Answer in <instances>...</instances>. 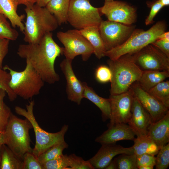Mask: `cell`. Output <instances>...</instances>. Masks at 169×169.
<instances>
[{"instance_id":"20","label":"cell","mask_w":169,"mask_h":169,"mask_svg":"<svg viewBox=\"0 0 169 169\" xmlns=\"http://www.w3.org/2000/svg\"><path fill=\"white\" fill-rule=\"evenodd\" d=\"M18 6L13 0H0V14L9 20L13 27H17L23 33L24 25L23 21L25 15H19L17 12Z\"/></svg>"},{"instance_id":"43","label":"cell","mask_w":169,"mask_h":169,"mask_svg":"<svg viewBox=\"0 0 169 169\" xmlns=\"http://www.w3.org/2000/svg\"><path fill=\"white\" fill-rule=\"evenodd\" d=\"M167 41H169V32H164L161 33L158 39Z\"/></svg>"},{"instance_id":"39","label":"cell","mask_w":169,"mask_h":169,"mask_svg":"<svg viewBox=\"0 0 169 169\" xmlns=\"http://www.w3.org/2000/svg\"><path fill=\"white\" fill-rule=\"evenodd\" d=\"M156 162V157L154 156L145 154L137 156L136 164L138 168L142 166L153 167L155 166Z\"/></svg>"},{"instance_id":"26","label":"cell","mask_w":169,"mask_h":169,"mask_svg":"<svg viewBox=\"0 0 169 169\" xmlns=\"http://www.w3.org/2000/svg\"><path fill=\"white\" fill-rule=\"evenodd\" d=\"M23 160L15 154L6 145H2L0 169H23Z\"/></svg>"},{"instance_id":"21","label":"cell","mask_w":169,"mask_h":169,"mask_svg":"<svg viewBox=\"0 0 169 169\" xmlns=\"http://www.w3.org/2000/svg\"><path fill=\"white\" fill-rule=\"evenodd\" d=\"M78 30L92 46L95 56L99 59L104 57V54L106 49L98 27L91 26Z\"/></svg>"},{"instance_id":"33","label":"cell","mask_w":169,"mask_h":169,"mask_svg":"<svg viewBox=\"0 0 169 169\" xmlns=\"http://www.w3.org/2000/svg\"><path fill=\"white\" fill-rule=\"evenodd\" d=\"M156 157V169H167L169 165V143L161 147Z\"/></svg>"},{"instance_id":"8","label":"cell","mask_w":169,"mask_h":169,"mask_svg":"<svg viewBox=\"0 0 169 169\" xmlns=\"http://www.w3.org/2000/svg\"><path fill=\"white\" fill-rule=\"evenodd\" d=\"M102 21L99 8L89 0H70L67 22L76 29L93 26L99 27Z\"/></svg>"},{"instance_id":"29","label":"cell","mask_w":169,"mask_h":169,"mask_svg":"<svg viewBox=\"0 0 169 169\" xmlns=\"http://www.w3.org/2000/svg\"><path fill=\"white\" fill-rule=\"evenodd\" d=\"M12 27L7 18L4 15L0 14V39L16 40L19 34L18 31Z\"/></svg>"},{"instance_id":"12","label":"cell","mask_w":169,"mask_h":169,"mask_svg":"<svg viewBox=\"0 0 169 169\" xmlns=\"http://www.w3.org/2000/svg\"><path fill=\"white\" fill-rule=\"evenodd\" d=\"M134 96L131 88L126 92L110 95L109 98L110 106L109 127L117 124L128 123L131 115V107Z\"/></svg>"},{"instance_id":"25","label":"cell","mask_w":169,"mask_h":169,"mask_svg":"<svg viewBox=\"0 0 169 169\" xmlns=\"http://www.w3.org/2000/svg\"><path fill=\"white\" fill-rule=\"evenodd\" d=\"M133 141L132 146L137 156L145 154L155 156L160 149L147 136H137Z\"/></svg>"},{"instance_id":"5","label":"cell","mask_w":169,"mask_h":169,"mask_svg":"<svg viewBox=\"0 0 169 169\" xmlns=\"http://www.w3.org/2000/svg\"><path fill=\"white\" fill-rule=\"evenodd\" d=\"M26 62L24 69L21 71L13 70L7 65L3 69L9 71V85L14 94L28 100L39 94L44 82L30 63L27 60Z\"/></svg>"},{"instance_id":"17","label":"cell","mask_w":169,"mask_h":169,"mask_svg":"<svg viewBox=\"0 0 169 169\" xmlns=\"http://www.w3.org/2000/svg\"><path fill=\"white\" fill-rule=\"evenodd\" d=\"M131 115L128 125L137 136H147L148 128L152 122V118L137 99L134 97Z\"/></svg>"},{"instance_id":"36","label":"cell","mask_w":169,"mask_h":169,"mask_svg":"<svg viewBox=\"0 0 169 169\" xmlns=\"http://www.w3.org/2000/svg\"><path fill=\"white\" fill-rule=\"evenodd\" d=\"M23 160V169H43L38 158L32 152L26 153Z\"/></svg>"},{"instance_id":"3","label":"cell","mask_w":169,"mask_h":169,"mask_svg":"<svg viewBox=\"0 0 169 169\" xmlns=\"http://www.w3.org/2000/svg\"><path fill=\"white\" fill-rule=\"evenodd\" d=\"M107 63L112 73L110 95L121 94L128 90L139 80L143 72L135 62L132 55H123Z\"/></svg>"},{"instance_id":"49","label":"cell","mask_w":169,"mask_h":169,"mask_svg":"<svg viewBox=\"0 0 169 169\" xmlns=\"http://www.w3.org/2000/svg\"><path fill=\"white\" fill-rule=\"evenodd\" d=\"M2 145H0V169L1 167V147Z\"/></svg>"},{"instance_id":"50","label":"cell","mask_w":169,"mask_h":169,"mask_svg":"<svg viewBox=\"0 0 169 169\" xmlns=\"http://www.w3.org/2000/svg\"><path fill=\"white\" fill-rule=\"evenodd\" d=\"M105 1H111L113 0H104Z\"/></svg>"},{"instance_id":"1","label":"cell","mask_w":169,"mask_h":169,"mask_svg":"<svg viewBox=\"0 0 169 169\" xmlns=\"http://www.w3.org/2000/svg\"><path fill=\"white\" fill-rule=\"evenodd\" d=\"M64 51V47L55 42L50 32L37 43L20 44L17 54L30 63L44 82L51 84L59 80L54 64L57 58L63 54Z\"/></svg>"},{"instance_id":"48","label":"cell","mask_w":169,"mask_h":169,"mask_svg":"<svg viewBox=\"0 0 169 169\" xmlns=\"http://www.w3.org/2000/svg\"><path fill=\"white\" fill-rule=\"evenodd\" d=\"M153 167L149 166H142L138 167L139 169H153Z\"/></svg>"},{"instance_id":"47","label":"cell","mask_w":169,"mask_h":169,"mask_svg":"<svg viewBox=\"0 0 169 169\" xmlns=\"http://www.w3.org/2000/svg\"><path fill=\"white\" fill-rule=\"evenodd\" d=\"M163 6H168L169 5V0H157Z\"/></svg>"},{"instance_id":"42","label":"cell","mask_w":169,"mask_h":169,"mask_svg":"<svg viewBox=\"0 0 169 169\" xmlns=\"http://www.w3.org/2000/svg\"><path fill=\"white\" fill-rule=\"evenodd\" d=\"M18 5L23 4L26 7L32 6L36 3L37 0H13Z\"/></svg>"},{"instance_id":"23","label":"cell","mask_w":169,"mask_h":169,"mask_svg":"<svg viewBox=\"0 0 169 169\" xmlns=\"http://www.w3.org/2000/svg\"><path fill=\"white\" fill-rule=\"evenodd\" d=\"M169 77V71H144L137 82L142 89L148 91Z\"/></svg>"},{"instance_id":"24","label":"cell","mask_w":169,"mask_h":169,"mask_svg":"<svg viewBox=\"0 0 169 169\" xmlns=\"http://www.w3.org/2000/svg\"><path fill=\"white\" fill-rule=\"evenodd\" d=\"M70 0H51L45 7L53 15L59 25L67 22Z\"/></svg>"},{"instance_id":"31","label":"cell","mask_w":169,"mask_h":169,"mask_svg":"<svg viewBox=\"0 0 169 169\" xmlns=\"http://www.w3.org/2000/svg\"><path fill=\"white\" fill-rule=\"evenodd\" d=\"M137 156L131 154H122L115 158L118 169H137Z\"/></svg>"},{"instance_id":"2","label":"cell","mask_w":169,"mask_h":169,"mask_svg":"<svg viewBox=\"0 0 169 169\" xmlns=\"http://www.w3.org/2000/svg\"><path fill=\"white\" fill-rule=\"evenodd\" d=\"M24 10L26 19L23 40L28 44L38 43L45 34L55 30L59 26L54 16L45 7L35 4L26 7Z\"/></svg>"},{"instance_id":"44","label":"cell","mask_w":169,"mask_h":169,"mask_svg":"<svg viewBox=\"0 0 169 169\" xmlns=\"http://www.w3.org/2000/svg\"><path fill=\"white\" fill-rule=\"evenodd\" d=\"M105 169H117V164L115 160H112L108 165L105 168Z\"/></svg>"},{"instance_id":"15","label":"cell","mask_w":169,"mask_h":169,"mask_svg":"<svg viewBox=\"0 0 169 169\" xmlns=\"http://www.w3.org/2000/svg\"><path fill=\"white\" fill-rule=\"evenodd\" d=\"M72 60L64 59L59 66L66 81V93L68 99L78 105L83 98L84 87L75 75L72 67Z\"/></svg>"},{"instance_id":"28","label":"cell","mask_w":169,"mask_h":169,"mask_svg":"<svg viewBox=\"0 0 169 169\" xmlns=\"http://www.w3.org/2000/svg\"><path fill=\"white\" fill-rule=\"evenodd\" d=\"M68 147V145L65 141L56 144L41 154L38 159L42 165L47 161L57 158L63 155V151Z\"/></svg>"},{"instance_id":"37","label":"cell","mask_w":169,"mask_h":169,"mask_svg":"<svg viewBox=\"0 0 169 169\" xmlns=\"http://www.w3.org/2000/svg\"><path fill=\"white\" fill-rule=\"evenodd\" d=\"M95 77L97 81L100 83H105L110 82L112 73L109 67L100 65L96 69Z\"/></svg>"},{"instance_id":"27","label":"cell","mask_w":169,"mask_h":169,"mask_svg":"<svg viewBox=\"0 0 169 169\" xmlns=\"http://www.w3.org/2000/svg\"><path fill=\"white\" fill-rule=\"evenodd\" d=\"M148 92L161 102L167 108H169V81H163L150 89Z\"/></svg>"},{"instance_id":"14","label":"cell","mask_w":169,"mask_h":169,"mask_svg":"<svg viewBox=\"0 0 169 169\" xmlns=\"http://www.w3.org/2000/svg\"><path fill=\"white\" fill-rule=\"evenodd\" d=\"M130 88L134 97L137 99L151 116L152 122L160 120L169 111L168 108L142 89L138 83H134Z\"/></svg>"},{"instance_id":"19","label":"cell","mask_w":169,"mask_h":169,"mask_svg":"<svg viewBox=\"0 0 169 169\" xmlns=\"http://www.w3.org/2000/svg\"><path fill=\"white\" fill-rule=\"evenodd\" d=\"M146 136L160 148L169 143V111L160 120L151 123Z\"/></svg>"},{"instance_id":"13","label":"cell","mask_w":169,"mask_h":169,"mask_svg":"<svg viewBox=\"0 0 169 169\" xmlns=\"http://www.w3.org/2000/svg\"><path fill=\"white\" fill-rule=\"evenodd\" d=\"M99 9L100 14L104 15L109 21L131 25L136 20V8L124 2L105 1L104 5Z\"/></svg>"},{"instance_id":"9","label":"cell","mask_w":169,"mask_h":169,"mask_svg":"<svg viewBox=\"0 0 169 169\" xmlns=\"http://www.w3.org/2000/svg\"><path fill=\"white\" fill-rule=\"evenodd\" d=\"M57 37L64 46L63 54L66 59L73 60L80 55L82 60L87 61L94 54V49L88 40L76 29L59 31Z\"/></svg>"},{"instance_id":"4","label":"cell","mask_w":169,"mask_h":169,"mask_svg":"<svg viewBox=\"0 0 169 169\" xmlns=\"http://www.w3.org/2000/svg\"><path fill=\"white\" fill-rule=\"evenodd\" d=\"M166 28L165 22L159 21L147 30L135 29L123 44L105 51L104 56L115 60L125 54H135L158 39L159 36L165 31Z\"/></svg>"},{"instance_id":"30","label":"cell","mask_w":169,"mask_h":169,"mask_svg":"<svg viewBox=\"0 0 169 169\" xmlns=\"http://www.w3.org/2000/svg\"><path fill=\"white\" fill-rule=\"evenodd\" d=\"M6 92L0 89V132H4L12 113L9 107L4 102Z\"/></svg>"},{"instance_id":"6","label":"cell","mask_w":169,"mask_h":169,"mask_svg":"<svg viewBox=\"0 0 169 169\" xmlns=\"http://www.w3.org/2000/svg\"><path fill=\"white\" fill-rule=\"evenodd\" d=\"M34 104V101L31 100L26 105V109L16 106L15 110L18 114L27 119L32 126L35 134V144L32 153L38 158L52 146L65 141L64 136L69 126L64 125L60 131L55 133L49 132L43 130L38 124L33 114Z\"/></svg>"},{"instance_id":"40","label":"cell","mask_w":169,"mask_h":169,"mask_svg":"<svg viewBox=\"0 0 169 169\" xmlns=\"http://www.w3.org/2000/svg\"><path fill=\"white\" fill-rule=\"evenodd\" d=\"M10 41L7 39H0V68H3V61L8 52Z\"/></svg>"},{"instance_id":"10","label":"cell","mask_w":169,"mask_h":169,"mask_svg":"<svg viewBox=\"0 0 169 169\" xmlns=\"http://www.w3.org/2000/svg\"><path fill=\"white\" fill-rule=\"evenodd\" d=\"M132 55L135 63L143 71H169V58L151 44Z\"/></svg>"},{"instance_id":"22","label":"cell","mask_w":169,"mask_h":169,"mask_svg":"<svg viewBox=\"0 0 169 169\" xmlns=\"http://www.w3.org/2000/svg\"><path fill=\"white\" fill-rule=\"evenodd\" d=\"M84 87L83 98H86L95 104L101 110L102 120L105 121L110 117V106L109 98L99 96L87 84L83 82Z\"/></svg>"},{"instance_id":"41","label":"cell","mask_w":169,"mask_h":169,"mask_svg":"<svg viewBox=\"0 0 169 169\" xmlns=\"http://www.w3.org/2000/svg\"><path fill=\"white\" fill-rule=\"evenodd\" d=\"M151 44L169 58V41L158 39Z\"/></svg>"},{"instance_id":"32","label":"cell","mask_w":169,"mask_h":169,"mask_svg":"<svg viewBox=\"0 0 169 169\" xmlns=\"http://www.w3.org/2000/svg\"><path fill=\"white\" fill-rule=\"evenodd\" d=\"M11 76L9 72L3 68H0V89L6 92L10 101H13L17 96L13 91L9 85Z\"/></svg>"},{"instance_id":"34","label":"cell","mask_w":169,"mask_h":169,"mask_svg":"<svg viewBox=\"0 0 169 169\" xmlns=\"http://www.w3.org/2000/svg\"><path fill=\"white\" fill-rule=\"evenodd\" d=\"M69 166L71 169H94L89 160L85 161L74 154L68 156Z\"/></svg>"},{"instance_id":"18","label":"cell","mask_w":169,"mask_h":169,"mask_svg":"<svg viewBox=\"0 0 169 169\" xmlns=\"http://www.w3.org/2000/svg\"><path fill=\"white\" fill-rule=\"evenodd\" d=\"M135 134L127 124L113 125L108 127V129L96 138L95 141L103 144L116 143L122 140L134 141Z\"/></svg>"},{"instance_id":"35","label":"cell","mask_w":169,"mask_h":169,"mask_svg":"<svg viewBox=\"0 0 169 169\" xmlns=\"http://www.w3.org/2000/svg\"><path fill=\"white\" fill-rule=\"evenodd\" d=\"M68 155H62L42 164L43 169H65L69 166Z\"/></svg>"},{"instance_id":"16","label":"cell","mask_w":169,"mask_h":169,"mask_svg":"<svg viewBox=\"0 0 169 169\" xmlns=\"http://www.w3.org/2000/svg\"><path fill=\"white\" fill-rule=\"evenodd\" d=\"M134 153L132 146L125 147L116 143L102 145L97 153L89 161L95 169H103L115 156Z\"/></svg>"},{"instance_id":"7","label":"cell","mask_w":169,"mask_h":169,"mask_svg":"<svg viewBox=\"0 0 169 169\" xmlns=\"http://www.w3.org/2000/svg\"><path fill=\"white\" fill-rule=\"evenodd\" d=\"M32 128L27 119H21L12 113L4 132L5 144L22 160L26 153L32 152L29 135Z\"/></svg>"},{"instance_id":"45","label":"cell","mask_w":169,"mask_h":169,"mask_svg":"<svg viewBox=\"0 0 169 169\" xmlns=\"http://www.w3.org/2000/svg\"><path fill=\"white\" fill-rule=\"evenodd\" d=\"M50 0H37L36 4L41 7H45Z\"/></svg>"},{"instance_id":"11","label":"cell","mask_w":169,"mask_h":169,"mask_svg":"<svg viewBox=\"0 0 169 169\" xmlns=\"http://www.w3.org/2000/svg\"><path fill=\"white\" fill-rule=\"evenodd\" d=\"M98 27L106 51L123 44L135 29L134 26L108 20H102Z\"/></svg>"},{"instance_id":"38","label":"cell","mask_w":169,"mask_h":169,"mask_svg":"<svg viewBox=\"0 0 169 169\" xmlns=\"http://www.w3.org/2000/svg\"><path fill=\"white\" fill-rule=\"evenodd\" d=\"M147 6L151 8V10L148 15L145 21V24L149 25L154 22L153 19L157 14L164 7L157 0L153 2L147 3Z\"/></svg>"},{"instance_id":"46","label":"cell","mask_w":169,"mask_h":169,"mask_svg":"<svg viewBox=\"0 0 169 169\" xmlns=\"http://www.w3.org/2000/svg\"><path fill=\"white\" fill-rule=\"evenodd\" d=\"M5 144V139L4 134V132H0V145Z\"/></svg>"}]
</instances>
